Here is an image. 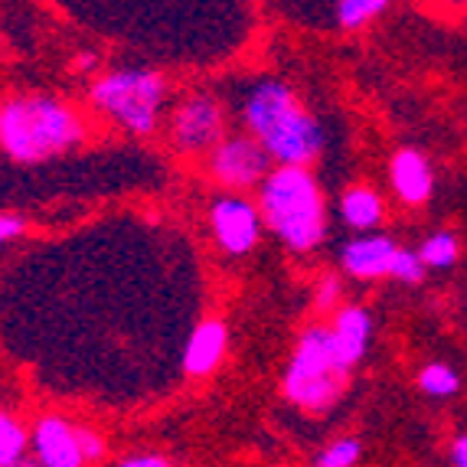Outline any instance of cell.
I'll use <instances>...</instances> for the list:
<instances>
[{
    "label": "cell",
    "mask_w": 467,
    "mask_h": 467,
    "mask_svg": "<svg viewBox=\"0 0 467 467\" xmlns=\"http://www.w3.org/2000/svg\"><path fill=\"white\" fill-rule=\"evenodd\" d=\"M242 118L252 138L272 154L275 164H314L324 150V128L314 111L304 109L295 88L285 82H258L242 105Z\"/></svg>",
    "instance_id": "1"
},
{
    "label": "cell",
    "mask_w": 467,
    "mask_h": 467,
    "mask_svg": "<svg viewBox=\"0 0 467 467\" xmlns=\"http://www.w3.org/2000/svg\"><path fill=\"white\" fill-rule=\"evenodd\" d=\"M419 389L431 399H454L461 392V376L448 363H429L419 373Z\"/></svg>",
    "instance_id": "17"
},
{
    "label": "cell",
    "mask_w": 467,
    "mask_h": 467,
    "mask_svg": "<svg viewBox=\"0 0 467 467\" xmlns=\"http://www.w3.org/2000/svg\"><path fill=\"white\" fill-rule=\"evenodd\" d=\"M419 255L421 262H425V268H454L461 258V242L454 233H448V229H441V233H431L425 235V242L419 245Z\"/></svg>",
    "instance_id": "15"
},
{
    "label": "cell",
    "mask_w": 467,
    "mask_h": 467,
    "mask_svg": "<svg viewBox=\"0 0 467 467\" xmlns=\"http://www.w3.org/2000/svg\"><path fill=\"white\" fill-rule=\"evenodd\" d=\"M340 291H343L340 275H337V272L320 275V281H317V311L334 314L337 304H340Z\"/></svg>",
    "instance_id": "22"
},
{
    "label": "cell",
    "mask_w": 467,
    "mask_h": 467,
    "mask_svg": "<svg viewBox=\"0 0 467 467\" xmlns=\"http://www.w3.org/2000/svg\"><path fill=\"white\" fill-rule=\"evenodd\" d=\"M359 458H363V441L347 435V438L330 441L327 448L314 458V464L317 467H353V464H359Z\"/></svg>",
    "instance_id": "19"
},
{
    "label": "cell",
    "mask_w": 467,
    "mask_h": 467,
    "mask_svg": "<svg viewBox=\"0 0 467 467\" xmlns=\"http://www.w3.org/2000/svg\"><path fill=\"white\" fill-rule=\"evenodd\" d=\"M347 382H350V369L337 359L330 324L327 327L314 324L304 330L295 353H291L288 369H285V379H281L285 399L301 412L320 415L340 402Z\"/></svg>",
    "instance_id": "4"
},
{
    "label": "cell",
    "mask_w": 467,
    "mask_h": 467,
    "mask_svg": "<svg viewBox=\"0 0 467 467\" xmlns=\"http://www.w3.org/2000/svg\"><path fill=\"white\" fill-rule=\"evenodd\" d=\"M210 167L213 180L226 190H255L262 180L268 177V171L275 167L272 154H268L258 138L252 134H233L223 138L216 148L210 150Z\"/></svg>",
    "instance_id": "7"
},
{
    "label": "cell",
    "mask_w": 467,
    "mask_h": 467,
    "mask_svg": "<svg viewBox=\"0 0 467 467\" xmlns=\"http://www.w3.org/2000/svg\"><path fill=\"white\" fill-rule=\"evenodd\" d=\"M425 262H421V255L419 252H412V249H402L399 245L396 249V255H392V265H389V278H396V281H402V285H419L421 278H425Z\"/></svg>",
    "instance_id": "20"
},
{
    "label": "cell",
    "mask_w": 467,
    "mask_h": 467,
    "mask_svg": "<svg viewBox=\"0 0 467 467\" xmlns=\"http://www.w3.org/2000/svg\"><path fill=\"white\" fill-rule=\"evenodd\" d=\"M429 7L451 20H467V0H429Z\"/></svg>",
    "instance_id": "24"
},
{
    "label": "cell",
    "mask_w": 467,
    "mask_h": 467,
    "mask_svg": "<svg viewBox=\"0 0 467 467\" xmlns=\"http://www.w3.org/2000/svg\"><path fill=\"white\" fill-rule=\"evenodd\" d=\"M382 213H386V202H382L379 190L367 187V183H357L347 193L340 196V216L343 223L357 233H369L382 223Z\"/></svg>",
    "instance_id": "14"
},
{
    "label": "cell",
    "mask_w": 467,
    "mask_h": 467,
    "mask_svg": "<svg viewBox=\"0 0 467 467\" xmlns=\"http://www.w3.org/2000/svg\"><path fill=\"white\" fill-rule=\"evenodd\" d=\"M258 213L285 249L314 252L327 235V202L311 167L275 164L258 183Z\"/></svg>",
    "instance_id": "3"
},
{
    "label": "cell",
    "mask_w": 467,
    "mask_h": 467,
    "mask_svg": "<svg viewBox=\"0 0 467 467\" xmlns=\"http://www.w3.org/2000/svg\"><path fill=\"white\" fill-rule=\"evenodd\" d=\"M88 99H92L95 111L115 121L121 131L134 134V138H150L161 125L167 82L154 69H118L95 78Z\"/></svg>",
    "instance_id": "5"
},
{
    "label": "cell",
    "mask_w": 467,
    "mask_h": 467,
    "mask_svg": "<svg viewBox=\"0 0 467 467\" xmlns=\"http://www.w3.org/2000/svg\"><path fill=\"white\" fill-rule=\"evenodd\" d=\"M399 242L392 235L382 233H359L357 239H350L340 249V268L343 275H350L357 281H376L389 278L392 255H396Z\"/></svg>",
    "instance_id": "9"
},
{
    "label": "cell",
    "mask_w": 467,
    "mask_h": 467,
    "mask_svg": "<svg viewBox=\"0 0 467 467\" xmlns=\"http://www.w3.org/2000/svg\"><path fill=\"white\" fill-rule=\"evenodd\" d=\"M229 347V330L219 317L202 320L200 327L190 334L187 350H183V373L200 379V376L216 373V367L223 363Z\"/></svg>",
    "instance_id": "13"
},
{
    "label": "cell",
    "mask_w": 467,
    "mask_h": 467,
    "mask_svg": "<svg viewBox=\"0 0 467 467\" xmlns=\"http://www.w3.org/2000/svg\"><path fill=\"white\" fill-rule=\"evenodd\" d=\"M226 138V111L213 95L193 92L171 115V144L180 154H210Z\"/></svg>",
    "instance_id": "6"
},
{
    "label": "cell",
    "mask_w": 467,
    "mask_h": 467,
    "mask_svg": "<svg viewBox=\"0 0 467 467\" xmlns=\"http://www.w3.org/2000/svg\"><path fill=\"white\" fill-rule=\"evenodd\" d=\"M210 226L216 242L223 245V252H229V255H249L258 245L265 219H262L258 206H252L242 196H219L210 206Z\"/></svg>",
    "instance_id": "8"
},
{
    "label": "cell",
    "mask_w": 467,
    "mask_h": 467,
    "mask_svg": "<svg viewBox=\"0 0 467 467\" xmlns=\"http://www.w3.org/2000/svg\"><path fill=\"white\" fill-rule=\"evenodd\" d=\"M121 467H171V458H164V454H125Z\"/></svg>",
    "instance_id": "25"
},
{
    "label": "cell",
    "mask_w": 467,
    "mask_h": 467,
    "mask_svg": "<svg viewBox=\"0 0 467 467\" xmlns=\"http://www.w3.org/2000/svg\"><path fill=\"white\" fill-rule=\"evenodd\" d=\"M26 223L20 216H14V213H0V245H7V242H14L16 235H24Z\"/></svg>",
    "instance_id": "23"
},
{
    "label": "cell",
    "mask_w": 467,
    "mask_h": 467,
    "mask_svg": "<svg viewBox=\"0 0 467 467\" xmlns=\"http://www.w3.org/2000/svg\"><path fill=\"white\" fill-rule=\"evenodd\" d=\"M33 438L26 435V429L14 415L0 412V467H20L26 458Z\"/></svg>",
    "instance_id": "16"
},
{
    "label": "cell",
    "mask_w": 467,
    "mask_h": 467,
    "mask_svg": "<svg viewBox=\"0 0 467 467\" xmlns=\"http://www.w3.org/2000/svg\"><path fill=\"white\" fill-rule=\"evenodd\" d=\"M33 451L36 464L43 467H82V448H78L76 425L59 415H43L33 429Z\"/></svg>",
    "instance_id": "10"
},
{
    "label": "cell",
    "mask_w": 467,
    "mask_h": 467,
    "mask_svg": "<svg viewBox=\"0 0 467 467\" xmlns=\"http://www.w3.org/2000/svg\"><path fill=\"white\" fill-rule=\"evenodd\" d=\"M76 435H78V448H82L86 464H99V461H105L109 444H105V438H101L99 431L88 429V425H76Z\"/></svg>",
    "instance_id": "21"
},
{
    "label": "cell",
    "mask_w": 467,
    "mask_h": 467,
    "mask_svg": "<svg viewBox=\"0 0 467 467\" xmlns=\"http://www.w3.org/2000/svg\"><path fill=\"white\" fill-rule=\"evenodd\" d=\"M392 0H337V24L343 30H359V26L373 24Z\"/></svg>",
    "instance_id": "18"
},
{
    "label": "cell",
    "mask_w": 467,
    "mask_h": 467,
    "mask_svg": "<svg viewBox=\"0 0 467 467\" xmlns=\"http://www.w3.org/2000/svg\"><path fill=\"white\" fill-rule=\"evenodd\" d=\"M86 140V121L53 95H16L0 105V148L16 164H43Z\"/></svg>",
    "instance_id": "2"
},
{
    "label": "cell",
    "mask_w": 467,
    "mask_h": 467,
    "mask_svg": "<svg viewBox=\"0 0 467 467\" xmlns=\"http://www.w3.org/2000/svg\"><path fill=\"white\" fill-rule=\"evenodd\" d=\"M448 458H451L454 467H467V431L451 441V448H448Z\"/></svg>",
    "instance_id": "26"
},
{
    "label": "cell",
    "mask_w": 467,
    "mask_h": 467,
    "mask_svg": "<svg viewBox=\"0 0 467 467\" xmlns=\"http://www.w3.org/2000/svg\"><path fill=\"white\" fill-rule=\"evenodd\" d=\"M330 334H334V350L343 367L353 369L359 359L367 357L369 340H373V317L367 307H337L330 320Z\"/></svg>",
    "instance_id": "12"
},
{
    "label": "cell",
    "mask_w": 467,
    "mask_h": 467,
    "mask_svg": "<svg viewBox=\"0 0 467 467\" xmlns=\"http://www.w3.org/2000/svg\"><path fill=\"white\" fill-rule=\"evenodd\" d=\"M389 183H392L396 200L405 202V206H421V202H429L431 190H435L431 161L415 148L396 150L389 161Z\"/></svg>",
    "instance_id": "11"
},
{
    "label": "cell",
    "mask_w": 467,
    "mask_h": 467,
    "mask_svg": "<svg viewBox=\"0 0 467 467\" xmlns=\"http://www.w3.org/2000/svg\"><path fill=\"white\" fill-rule=\"evenodd\" d=\"M95 63H99V59H95V56L92 53H82V56H78V69H82V72H88V69H95Z\"/></svg>",
    "instance_id": "27"
}]
</instances>
